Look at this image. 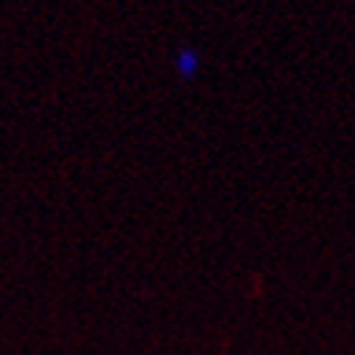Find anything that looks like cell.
<instances>
[{
    "instance_id": "1",
    "label": "cell",
    "mask_w": 355,
    "mask_h": 355,
    "mask_svg": "<svg viewBox=\"0 0 355 355\" xmlns=\"http://www.w3.org/2000/svg\"><path fill=\"white\" fill-rule=\"evenodd\" d=\"M175 71L178 73H181V76H195L198 73V68H200V54L198 51H192V49H181V51H178L175 54Z\"/></svg>"
}]
</instances>
